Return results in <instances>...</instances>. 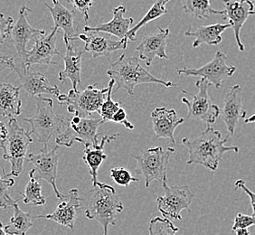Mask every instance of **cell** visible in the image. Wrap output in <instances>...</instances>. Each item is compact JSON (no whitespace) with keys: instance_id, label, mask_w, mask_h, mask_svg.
<instances>
[{"instance_id":"f546056e","label":"cell","mask_w":255,"mask_h":235,"mask_svg":"<svg viewBox=\"0 0 255 235\" xmlns=\"http://www.w3.org/2000/svg\"><path fill=\"white\" fill-rule=\"evenodd\" d=\"M165 5L166 4L164 3V0H157V2L150 7V9L147 11V14L144 15L142 19L140 20L135 26H133L132 28L129 29L128 34H126L125 38H127L128 40H129L131 42L136 41L137 33L142 28L143 26H145L154 20L157 19L162 15L167 14V10L166 9Z\"/></svg>"},{"instance_id":"ffe728a7","label":"cell","mask_w":255,"mask_h":235,"mask_svg":"<svg viewBox=\"0 0 255 235\" xmlns=\"http://www.w3.org/2000/svg\"><path fill=\"white\" fill-rule=\"evenodd\" d=\"M15 71L19 77L21 87L31 96L38 97L42 94H52L57 97L61 94L59 88L56 85H51L44 74L31 72L16 64Z\"/></svg>"},{"instance_id":"836d02e7","label":"cell","mask_w":255,"mask_h":235,"mask_svg":"<svg viewBox=\"0 0 255 235\" xmlns=\"http://www.w3.org/2000/svg\"><path fill=\"white\" fill-rule=\"evenodd\" d=\"M15 185V179L13 177L2 178L0 176V208L7 209L15 206L18 200L13 199L10 196V188Z\"/></svg>"},{"instance_id":"484cf974","label":"cell","mask_w":255,"mask_h":235,"mask_svg":"<svg viewBox=\"0 0 255 235\" xmlns=\"http://www.w3.org/2000/svg\"><path fill=\"white\" fill-rule=\"evenodd\" d=\"M20 88L10 84H0V116L10 119L21 115Z\"/></svg>"},{"instance_id":"4316f807","label":"cell","mask_w":255,"mask_h":235,"mask_svg":"<svg viewBox=\"0 0 255 235\" xmlns=\"http://www.w3.org/2000/svg\"><path fill=\"white\" fill-rule=\"evenodd\" d=\"M230 24H221L217 23L214 25H202L196 28V31L188 29L185 32V36L187 37H195L193 43V47L197 48L202 44H206L208 45H218L222 43L223 37L222 34L229 29Z\"/></svg>"},{"instance_id":"d4e9b609","label":"cell","mask_w":255,"mask_h":235,"mask_svg":"<svg viewBox=\"0 0 255 235\" xmlns=\"http://www.w3.org/2000/svg\"><path fill=\"white\" fill-rule=\"evenodd\" d=\"M53 6L44 2V5L49 10L51 15L54 20L55 28L64 31V40L73 42L76 38L78 31V25L74 22L75 13L74 11L67 9L59 0H52Z\"/></svg>"},{"instance_id":"cb8c5ba5","label":"cell","mask_w":255,"mask_h":235,"mask_svg":"<svg viewBox=\"0 0 255 235\" xmlns=\"http://www.w3.org/2000/svg\"><path fill=\"white\" fill-rule=\"evenodd\" d=\"M113 18L108 23L99 24L98 25L92 26H84V33L89 32H100L112 34L120 39L125 38L128 32L130 29L131 25L134 23L132 17L125 18L124 15L126 13V7L123 5H119L118 7L113 10Z\"/></svg>"},{"instance_id":"4fadbf2b","label":"cell","mask_w":255,"mask_h":235,"mask_svg":"<svg viewBox=\"0 0 255 235\" xmlns=\"http://www.w3.org/2000/svg\"><path fill=\"white\" fill-rule=\"evenodd\" d=\"M58 28L53 27L52 32L48 35H41L34 39L32 49L28 51L22 63V67L30 70L33 65H58L60 64L53 61L55 55H60L59 50L56 47Z\"/></svg>"},{"instance_id":"83f0119b","label":"cell","mask_w":255,"mask_h":235,"mask_svg":"<svg viewBox=\"0 0 255 235\" xmlns=\"http://www.w3.org/2000/svg\"><path fill=\"white\" fill-rule=\"evenodd\" d=\"M13 210L14 215L11 217L8 225L5 226L6 234L9 235H26L27 232L34 226L31 214L21 210L17 203L13 206Z\"/></svg>"},{"instance_id":"9a60e30c","label":"cell","mask_w":255,"mask_h":235,"mask_svg":"<svg viewBox=\"0 0 255 235\" xmlns=\"http://www.w3.org/2000/svg\"><path fill=\"white\" fill-rule=\"evenodd\" d=\"M223 4L226 7L225 17L234 30L238 48L243 52L246 46L241 40V31L249 16L255 15V5L252 0H224Z\"/></svg>"},{"instance_id":"2e32d148","label":"cell","mask_w":255,"mask_h":235,"mask_svg":"<svg viewBox=\"0 0 255 235\" xmlns=\"http://www.w3.org/2000/svg\"><path fill=\"white\" fill-rule=\"evenodd\" d=\"M243 89L236 84L231 87L224 99V106L221 110L220 117L226 124L228 135L233 137L236 132V126L241 118H246L247 112L244 107L242 98Z\"/></svg>"},{"instance_id":"f6af8a7d","label":"cell","mask_w":255,"mask_h":235,"mask_svg":"<svg viewBox=\"0 0 255 235\" xmlns=\"http://www.w3.org/2000/svg\"><path fill=\"white\" fill-rule=\"evenodd\" d=\"M0 235H9L6 234V232L5 231V226H3L1 221H0Z\"/></svg>"},{"instance_id":"52a82bcc","label":"cell","mask_w":255,"mask_h":235,"mask_svg":"<svg viewBox=\"0 0 255 235\" xmlns=\"http://www.w3.org/2000/svg\"><path fill=\"white\" fill-rule=\"evenodd\" d=\"M104 123L102 118L74 116L71 120L66 119L63 129L55 139V144L71 147L74 143L79 142L96 147L100 144L99 128Z\"/></svg>"},{"instance_id":"8d00e7d4","label":"cell","mask_w":255,"mask_h":235,"mask_svg":"<svg viewBox=\"0 0 255 235\" xmlns=\"http://www.w3.org/2000/svg\"><path fill=\"white\" fill-rule=\"evenodd\" d=\"M251 226H255V216L238 214L234 221L232 231L235 232L237 229H248Z\"/></svg>"},{"instance_id":"1f68e13d","label":"cell","mask_w":255,"mask_h":235,"mask_svg":"<svg viewBox=\"0 0 255 235\" xmlns=\"http://www.w3.org/2000/svg\"><path fill=\"white\" fill-rule=\"evenodd\" d=\"M179 229L167 218L155 217L149 222L148 235H177Z\"/></svg>"},{"instance_id":"f1b7e54d","label":"cell","mask_w":255,"mask_h":235,"mask_svg":"<svg viewBox=\"0 0 255 235\" xmlns=\"http://www.w3.org/2000/svg\"><path fill=\"white\" fill-rule=\"evenodd\" d=\"M185 13L198 19L209 18L212 15H225V10H216L212 7L210 0H182Z\"/></svg>"},{"instance_id":"3957f363","label":"cell","mask_w":255,"mask_h":235,"mask_svg":"<svg viewBox=\"0 0 255 235\" xmlns=\"http://www.w3.org/2000/svg\"><path fill=\"white\" fill-rule=\"evenodd\" d=\"M107 75L115 82L116 88L114 93H117L120 89H123L128 94L133 95L136 86L145 84H160L166 88H178L177 84L163 81L149 74L140 64L137 57L127 56L125 54L121 55V57L112 64L111 69L107 71Z\"/></svg>"},{"instance_id":"e0dca14e","label":"cell","mask_w":255,"mask_h":235,"mask_svg":"<svg viewBox=\"0 0 255 235\" xmlns=\"http://www.w3.org/2000/svg\"><path fill=\"white\" fill-rule=\"evenodd\" d=\"M157 32L146 34L143 36L140 44L136 47V51L139 54V59L142 60L147 67L152 64L153 60L157 57L168 59L166 54L167 39L169 35L168 28H161L157 26Z\"/></svg>"},{"instance_id":"8fae6325","label":"cell","mask_w":255,"mask_h":235,"mask_svg":"<svg viewBox=\"0 0 255 235\" xmlns=\"http://www.w3.org/2000/svg\"><path fill=\"white\" fill-rule=\"evenodd\" d=\"M60 146L55 145L51 150H48L47 147L40 151L38 154L30 153L27 155V162L33 165V175L34 178L39 180L43 179L51 185L54 189V194L56 197L63 200L66 196L63 195L57 188L56 179H57V170H58V162L59 156L57 150Z\"/></svg>"},{"instance_id":"bcb514c9","label":"cell","mask_w":255,"mask_h":235,"mask_svg":"<svg viewBox=\"0 0 255 235\" xmlns=\"http://www.w3.org/2000/svg\"><path fill=\"white\" fill-rule=\"evenodd\" d=\"M170 1H171V0H164V3H165V4H167V3L170 2Z\"/></svg>"},{"instance_id":"7dc6e473","label":"cell","mask_w":255,"mask_h":235,"mask_svg":"<svg viewBox=\"0 0 255 235\" xmlns=\"http://www.w3.org/2000/svg\"><path fill=\"white\" fill-rule=\"evenodd\" d=\"M254 1H255V0H254Z\"/></svg>"},{"instance_id":"ac0fdd59","label":"cell","mask_w":255,"mask_h":235,"mask_svg":"<svg viewBox=\"0 0 255 235\" xmlns=\"http://www.w3.org/2000/svg\"><path fill=\"white\" fill-rule=\"evenodd\" d=\"M83 201L84 199L79 196L78 189L73 188L69 192L66 198L60 202L54 213L46 216H36V218L54 221L60 226L74 230L79 211L81 209V202Z\"/></svg>"},{"instance_id":"d6a6232c","label":"cell","mask_w":255,"mask_h":235,"mask_svg":"<svg viewBox=\"0 0 255 235\" xmlns=\"http://www.w3.org/2000/svg\"><path fill=\"white\" fill-rule=\"evenodd\" d=\"M115 84V82L113 79L110 80L108 84V93L106 99L103 103V106L101 108V113L100 115L102 116V119L104 122H111L113 115L118 112L119 109L121 108L122 103L119 102H114L112 99V94H113V86Z\"/></svg>"},{"instance_id":"603a6c76","label":"cell","mask_w":255,"mask_h":235,"mask_svg":"<svg viewBox=\"0 0 255 235\" xmlns=\"http://www.w3.org/2000/svg\"><path fill=\"white\" fill-rule=\"evenodd\" d=\"M120 136V133H115L108 136L102 137L100 144L96 147H93L89 144L84 145V155L83 160L87 165L89 169V174L92 177L93 186H98V171L99 168L103 165V162L107 159L108 156L104 152V147L106 144L113 142L116 140Z\"/></svg>"},{"instance_id":"5b68a950","label":"cell","mask_w":255,"mask_h":235,"mask_svg":"<svg viewBox=\"0 0 255 235\" xmlns=\"http://www.w3.org/2000/svg\"><path fill=\"white\" fill-rule=\"evenodd\" d=\"M23 120L31 126L30 135H36L38 141L48 147L51 137L59 134L66 119L54 113V102L50 98L36 97V112L33 117L23 118Z\"/></svg>"},{"instance_id":"7c38bea8","label":"cell","mask_w":255,"mask_h":235,"mask_svg":"<svg viewBox=\"0 0 255 235\" xmlns=\"http://www.w3.org/2000/svg\"><path fill=\"white\" fill-rule=\"evenodd\" d=\"M236 67L227 64V56L221 51H217L215 57L209 63L200 68L177 69V73L186 76H199L215 88L220 89L226 79L232 77L236 73Z\"/></svg>"},{"instance_id":"b9f144b4","label":"cell","mask_w":255,"mask_h":235,"mask_svg":"<svg viewBox=\"0 0 255 235\" xmlns=\"http://www.w3.org/2000/svg\"><path fill=\"white\" fill-rule=\"evenodd\" d=\"M7 135H8L7 127L5 126V123L0 121V143L5 140Z\"/></svg>"},{"instance_id":"6da1fadb","label":"cell","mask_w":255,"mask_h":235,"mask_svg":"<svg viewBox=\"0 0 255 235\" xmlns=\"http://www.w3.org/2000/svg\"><path fill=\"white\" fill-rule=\"evenodd\" d=\"M229 137V135L223 137L221 132L211 126H207L197 137H184L182 143L187 147L189 154L187 165H202L211 171H216L226 152L238 153L240 150L238 146H226Z\"/></svg>"},{"instance_id":"30bf717a","label":"cell","mask_w":255,"mask_h":235,"mask_svg":"<svg viewBox=\"0 0 255 235\" xmlns=\"http://www.w3.org/2000/svg\"><path fill=\"white\" fill-rule=\"evenodd\" d=\"M167 180L162 183L164 195L157 198V210L167 219L182 220L181 212L185 209L191 211L190 205L195 197L189 186H169Z\"/></svg>"},{"instance_id":"d590c367","label":"cell","mask_w":255,"mask_h":235,"mask_svg":"<svg viewBox=\"0 0 255 235\" xmlns=\"http://www.w3.org/2000/svg\"><path fill=\"white\" fill-rule=\"evenodd\" d=\"M94 0H66V2L73 5L74 10H77L84 16L85 22L89 21V11L94 5Z\"/></svg>"},{"instance_id":"d6986e66","label":"cell","mask_w":255,"mask_h":235,"mask_svg":"<svg viewBox=\"0 0 255 235\" xmlns=\"http://www.w3.org/2000/svg\"><path fill=\"white\" fill-rule=\"evenodd\" d=\"M90 34H81L76 36L75 40L79 38L84 43V51L92 54L93 58H98L102 56H108L113 53H116L120 50L127 48V38H123L119 41L113 40L110 36L102 35L100 32H89Z\"/></svg>"},{"instance_id":"7bdbcfd3","label":"cell","mask_w":255,"mask_h":235,"mask_svg":"<svg viewBox=\"0 0 255 235\" xmlns=\"http://www.w3.org/2000/svg\"><path fill=\"white\" fill-rule=\"evenodd\" d=\"M235 232L236 235H251L250 231L248 229H237Z\"/></svg>"},{"instance_id":"7402d4cb","label":"cell","mask_w":255,"mask_h":235,"mask_svg":"<svg viewBox=\"0 0 255 235\" xmlns=\"http://www.w3.org/2000/svg\"><path fill=\"white\" fill-rule=\"evenodd\" d=\"M66 46L65 54L62 55L64 62V71L60 72L59 81L65 83V80L69 79L73 84V89L78 91L77 87L82 83V56L85 51H77L74 49V44L71 41L64 40Z\"/></svg>"},{"instance_id":"277c9868","label":"cell","mask_w":255,"mask_h":235,"mask_svg":"<svg viewBox=\"0 0 255 235\" xmlns=\"http://www.w3.org/2000/svg\"><path fill=\"white\" fill-rule=\"evenodd\" d=\"M8 135L5 140L0 143V147L4 150L3 159L9 162L11 165L10 174H5V177H17L24 170V163L26 159L28 147L33 142L29 131L21 127L16 118H10L6 125Z\"/></svg>"},{"instance_id":"f35d334b","label":"cell","mask_w":255,"mask_h":235,"mask_svg":"<svg viewBox=\"0 0 255 235\" xmlns=\"http://www.w3.org/2000/svg\"><path fill=\"white\" fill-rule=\"evenodd\" d=\"M112 122L120 123L124 125V127L132 130L135 128V126L133 125L132 123L128 121L127 119V113L124 111V109L120 108L118 112L113 115V118H112Z\"/></svg>"},{"instance_id":"7a4b0ae2","label":"cell","mask_w":255,"mask_h":235,"mask_svg":"<svg viewBox=\"0 0 255 235\" xmlns=\"http://www.w3.org/2000/svg\"><path fill=\"white\" fill-rule=\"evenodd\" d=\"M86 196L85 216L97 221L103 226V235H109L110 226L116 225L117 216L123 213V201L113 186L101 182Z\"/></svg>"},{"instance_id":"4dcf8cb0","label":"cell","mask_w":255,"mask_h":235,"mask_svg":"<svg viewBox=\"0 0 255 235\" xmlns=\"http://www.w3.org/2000/svg\"><path fill=\"white\" fill-rule=\"evenodd\" d=\"M29 182L25 186V193L21 194L23 196L24 204H31L35 206H44L46 200L42 194V185L34 178L32 170L29 172Z\"/></svg>"},{"instance_id":"44dd1931","label":"cell","mask_w":255,"mask_h":235,"mask_svg":"<svg viewBox=\"0 0 255 235\" xmlns=\"http://www.w3.org/2000/svg\"><path fill=\"white\" fill-rule=\"evenodd\" d=\"M151 121L156 137L168 138L172 145H176L174 133L179 125L185 122V118L178 117L173 109L161 107L155 109L151 113Z\"/></svg>"},{"instance_id":"8992f818","label":"cell","mask_w":255,"mask_h":235,"mask_svg":"<svg viewBox=\"0 0 255 235\" xmlns=\"http://www.w3.org/2000/svg\"><path fill=\"white\" fill-rule=\"evenodd\" d=\"M99 84L89 85L83 92L70 90L67 94L57 96L60 106H66L67 112L74 116L91 118L93 113H101V108L107 96L108 87L100 88Z\"/></svg>"},{"instance_id":"ab89813d","label":"cell","mask_w":255,"mask_h":235,"mask_svg":"<svg viewBox=\"0 0 255 235\" xmlns=\"http://www.w3.org/2000/svg\"><path fill=\"white\" fill-rule=\"evenodd\" d=\"M238 189L243 190L247 196H249L251 206H252V209H253V216H255V193L251 191L250 189L248 188V186H246V181L243 180V179H239L235 183V190H238Z\"/></svg>"},{"instance_id":"ee69618b","label":"cell","mask_w":255,"mask_h":235,"mask_svg":"<svg viewBox=\"0 0 255 235\" xmlns=\"http://www.w3.org/2000/svg\"><path fill=\"white\" fill-rule=\"evenodd\" d=\"M245 122L247 123H255V115H252L251 117L246 118H245Z\"/></svg>"},{"instance_id":"74e56055","label":"cell","mask_w":255,"mask_h":235,"mask_svg":"<svg viewBox=\"0 0 255 235\" xmlns=\"http://www.w3.org/2000/svg\"><path fill=\"white\" fill-rule=\"evenodd\" d=\"M14 22L13 17H6L4 14H0V45L9 37L10 30Z\"/></svg>"},{"instance_id":"5bb4252c","label":"cell","mask_w":255,"mask_h":235,"mask_svg":"<svg viewBox=\"0 0 255 235\" xmlns=\"http://www.w3.org/2000/svg\"><path fill=\"white\" fill-rule=\"evenodd\" d=\"M30 12L31 9L29 7L26 5H22L20 7L18 18L16 22H14L10 30L9 37L14 44L15 51L18 56L23 59L25 58V55L28 53L26 45L30 41H34L38 36L46 34L44 30L34 28L30 25L27 20V15Z\"/></svg>"},{"instance_id":"9c48e42d","label":"cell","mask_w":255,"mask_h":235,"mask_svg":"<svg viewBox=\"0 0 255 235\" xmlns=\"http://www.w3.org/2000/svg\"><path fill=\"white\" fill-rule=\"evenodd\" d=\"M198 89V93L191 94V101L187 97H183L181 102L187 107V118L194 120H202L206 122L208 126L215 124L217 118L220 116L221 110L212 103L209 96V89L211 84L206 79L202 78L196 83Z\"/></svg>"},{"instance_id":"60d3db41","label":"cell","mask_w":255,"mask_h":235,"mask_svg":"<svg viewBox=\"0 0 255 235\" xmlns=\"http://www.w3.org/2000/svg\"><path fill=\"white\" fill-rule=\"evenodd\" d=\"M15 60L13 57L0 54V73L4 72L5 70L15 71Z\"/></svg>"},{"instance_id":"ba28073f","label":"cell","mask_w":255,"mask_h":235,"mask_svg":"<svg viewBox=\"0 0 255 235\" xmlns=\"http://www.w3.org/2000/svg\"><path fill=\"white\" fill-rule=\"evenodd\" d=\"M175 153V148L168 147L164 149L162 147L148 148L139 152L137 155L130 154L137 161L135 173L145 178V185L148 188L151 182L163 183L167 179V169L169 158Z\"/></svg>"},{"instance_id":"e575fe53","label":"cell","mask_w":255,"mask_h":235,"mask_svg":"<svg viewBox=\"0 0 255 235\" xmlns=\"http://www.w3.org/2000/svg\"><path fill=\"white\" fill-rule=\"evenodd\" d=\"M110 176L112 179H113V181L118 184L119 186H125V187H128L132 182L138 181L137 178L134 177L131 175V173L124 167L112 168L110 171Z\"/></svg>"}]
</instances>
